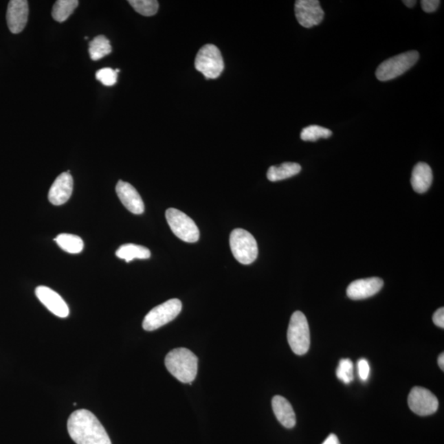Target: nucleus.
I'll return each mask as SVG.
<instances>
[{
  "mask_svg": "<svg viewBox=\"0 0 444 444\" xmlns=\"http://www.w3.org/2000/svg\"><path fill=\"white\" fill-rule=\"evenodd\" d=\"M69 436L77 444H112L98 419L87 410H78L69 418Z\"/></svg>",
  "mask_w": 444,
  "mask_h": 444,
  "instance_id": "obj_1",
  "label": "nucleus"
},
{
  "mask_svg": "<svg viewBox=\"0 0 444 444\" xmlns=\"http://www.w3.org/2000/svg\"><path fill=\"white\" fill-rule=\"evenodd\" d=\"M199 359L187 348H175L166 356L165 364L179 382L192 384L198 374Z\"/></svg>",
  "mask_w": 444,
  "mask_h": 444,
  "instance_id": "obj_2",
  "label": "nucleus"
},
{
  "mask_svg": "<svg viewBox=\"0 0 444 444\" xmlns=\"http://www.w3.org/2000/svg\"><path fill=\"white\" fill-rule=\"evenodd\" d=\"M289 345L296 355H303L311 347V331L304 314L296 311L292 314L287 331Z\"/></svg>",
  "mask_w": 444,
  "mask_h": 444,
  "instance_id": "obj_3",
  "label": "nucleus"
},
{
  "mask_svg": "<svg viewBox=\"0 0 444 444\" xmlns=\"http://www.w3.org/2000/svg\"><path fill=\"white\" fill-rule=\"evenodd\" d=\"M230 245L234 258L242 265H248L256 260L258 254L257 241L247 230H234L230 234Z\"/></svg>",
  "mask_w": 444,
  "mask_h": 444,
  "instance_id": "obj_4",
  "label": "nucleus"
},
{
  "mask_svg": "<svg viewBox=\"0 0 444 444\" xmlns=\"http://www.w3.org/2000/svg\"><path fill=\"white\" fill-rule=\"evenodd\" d=\"M420 54L416 50L405 52L385 60L376 71L379 81L392 80L401 76L417 64Z\"/></svg>",
  "mask_w": 444,
  "mask_h": 444,
  "instance_id": "obj_5",
  "label": "nucleus"
},
{
  "mask_svg": "<svg viewBox=\"0 0 444 444\" xmlns=\"http://www.w3.org/2000/svg\"><path fill=\"white\" fill-rule=\"evenodd\" d=\"M195 69L207 79H215L224 70V60L220 49L216 45L208 44L199 49L195 58Z\"/></svg>",
  "mask_w": 444,
  "mask_h": 444,
  "instance_id": "obj_6",
  "label": "nucleus"
},
{
  "mask_svg": "<svg viewBox=\"0 0 444 444\" xmlns=\"http://www.w3.org/2000/svg\"><path fill=\"white\" fill-rule=\"evenodd\" d=\"M181 311V301L178 299L167 300L146 314L142 322V328L148 332L160 329L174 320Z\"/></svg>",
  "mask_w": 444,
  "mask_h": 444,
  "instance_id": "obj_7",
  "label": "nucleus"
},
{
  "mask_svg": "<svg viewBox=\"0 0 444 444\" xmlns=\"http://www.w3.org/2000/svg\"><path fill=\"white\" fill-rule=\"evenodd\" d=\"M166 217L170 228L180 240L187 243H195L199 240L198 226L186 213L177 208H169L166 212Z\"/></svg>",
  "mask_w": 444,
  "mask_h": 444,
  "instance_id": "obj_8",
  "label": "nucleus"
},
{
  "mask_svg": "<svg viewBox=\"0 0 444 444\" xmlns=\"http://www.w3.org/2000/svg\"><path fill=\"white\" fill-rule=\"evenodd\" d=\"M408 406L418 416L427 417L437 412L439 400L428 389L414 387L408 396Z\"/></svg>",
  "mask_w": 444,
  "mask_h": 444,
  "instance_id": "obj_9",
  "label": "nucleus"
},
{
  "mask_svg": "<svg viewBox=\"0 0 444 444\" xmlns=\"http://www.w3.org/2000/svg\"><path fill=\"white\" fill-rule=\"evenodd\" d=\"M295 12L297 21L305 28L320 25L324 18V12L318 0H297Z\"/></svg>",
  "mask_w": 444,
  "mask_h": 444,
  "instance_id": "obj_10",
  "label": "nucleus"
},
{
  "mask_svg": "<svg viewBox=\"0 0 444 444\" xmlns=\"http://www.w3.org/2000/svg\"><path fill=\"white\" fill-rule=\"evenodd\" d=\"M29 6L27 0H11L7 10L8 29L14 34H19L24 30L27 23Z\"/></svg>",
  "mask_w": 444,
  "mask_h": 444,
  "instance_id": "obj_11",
  "label": "nucleus"
},
{
  "mask_svg": "<svg viewBox=\"0 0 444 444\" xmlns=\"http://www.w3.org/2000/svg\"><path fill=\"white\" fill-rule=\"evenodd\" d=\"M383 287L384 280L379 278L356 280L347 287L346 294L351 300H364L376 295Z\"/></svg>",
  "mask_w": 444,
  "mask_h": 444,
  "instance_id": "obj_12",
  "label": "nucleus"
},
{
  "mask_svg": "<svg viewBox=\"0 0 444 444\" xmlns=\"http://www.w3.org/2000/svg\"><path fill=\"white\" fill-rule=\"evenodd\" d=\"M36 295L50 312L60 318H67L69 314L68 304L64 299L47 287L40 286L36 289Z\"/></svg>",
  "mask_w": 444,
  "mask_h": 444,
  "instance_id": "obj_13",
  "label": "nucleus"
},
{
  "mask_svg": "<svg viewBox=\"0 0 444 444\" xmlns=\"http://www.w3.org/2000/svg\"><path fill=\"white\" fill-rule=\"evenodd\" d=\"M116 192L121 203L133 214L144 212V203L136 188L132 184L120 180L116 186Z\"/></svg>",
  "mask_w": 444,
  "mask_h": 444,
  "instance_id": "obj_14",
  "label": "nucleus"
},
{
  "mask_svg": "<svg viewBox=\"0 0 444 444\" xmlns=\"http://www.w3.org/2000/svg\"><path fill=\"white\" fill-rule=\"evenodd\" d=\"M74 179L70 173H62L54 180L50 187L48 198L49 202L56 206L65 204L72 195Z\"/></svg>",
  "mask_w": 444,
  "mask_h": 444,
  "instance_id": "obj_15",
  "label": "nucleus"
},
{
  "mask_svg": "<svg viewBox=\"0 0 444 444\" xmlns=\"http://www.w3.org/2000/svg\"><path fill=\"white\" fill-rule=\"evenodd\" d=\"M272 410L278 421L285 428H294L296 424V417L292 406L285 397L275 396L271 401Z\"/></svg>",
  "mask_w": 444,
  "mask_h": 444,
  "instance_id": "obj_16",
  "label": "nucleus"
},
{
  "mask_svg": "<svg viewBox=\"0 0 444 444\" xmlns=\"http://www.w3.org/2000/svg\"><path fill=\"white\" fill-rule=\"evenodd\" d=\"M433 181V173L430 166L426 163L420 162L414 167L410 183L413 190L418 194H424L429 190Z\"/></svg>",
  "mask_w": 444,
  "mask_h": 444,
  "instance_id": "obj_17",
  "label": "nucleus"
},
{
  "mask_svg": "<svg viewBox=\"0 0 444 444\" xmlns=\"http://www.w3.org/2000/svg\"><path fill=\"white\" fill-rule=\"evenodd\" d=\"M300 170L301 166L298 163L286 162L280 166H271L267 170V177L271 182L280 181L295 177Z\"/></svg>",
  "mask_w": 444,
  "mask_h": 444,
  "instance_id": "obj_18",
  "label": "nucleus"
},
{
  "mask_svg": "<svg viewBox=\"0 0 444 444\" xmlns=\"http://www.w3.org/2000/svg\"><path fill=\"white\" fill-rule=\"evenodd\" d=\"M116 256L124 259L127 263L131 262L133 259H148L151 257V252L144 246L126 244L120 246L116 251Z\"/></svg>",
  "mask_w": 444,
  "mask_h": 444,
  "instance_id": "obj_19",
  "label": "nucleus"
},
{
  "mask_svg": "<svg viewBox=\"0 0 444 444\" xmlns=\"http://www.w3.org/2000/svg\"><path fill=\"white\" fill-rule=\"evenodd\" d=\"M58 246L65 252L69 254H79L83 250L85 243L78 236L71 234H60L54 238Z\"/></svg>",
  "mask_w": 444,
  "mask_h": 444,
  "instance_id": "obj_20",
  "label": "nucleus"
},
{
  "mask_svg": "<svg viewBox=\"0 0 444 444\" xmlns=\"http://www.w3.org/2000/svg\"><path fill=\"white\" fill-rule=\"evenodd\" d=\"M78 0H58L54 4L52 16L58 23H64L78 6Z\"/></svg>",
  "mask_w": 444,
  "mask_h": 444,
  "instance_id": "obj_21",
  "label": "nucleus"
},
{
  "mask_svg": "<svg viewBox=\"0 0 444 444\" xmlns=\"http://www.w3.org/2000/svg\"><path fill=\"white\" fill-rule=\"evenodd\" d=\"M89 52L92 60H100V58L111 53L112 47L110 41L103 35L96 36L89 43Z\"/></svg>",
  "mask_w": 444,
  "mask_h": 444,
  "instance_id": "obj_22",
  "label": "nucleus"
},
{
  "mask_svg": "<svg viewBox=\"0 0 444 444\" xmlns=\"http://www.w3.org/2000/svg\"><path fill=\"white\" fill-rule=\"evenodd\" d=\"M129 3L138 14L146 16L157 14L159 3L156 0H129Z\"/></svg>",
  "mask_w": 444,
  "mask_h": 444,
  "instance_id": "obj_23",
  "label": "nucleus"
},
{
  "mask_svg": "<svg viewBox=\"0 0 444 444\" xmlns=\"http://www.w3.org/2000/svg\"><path fill=\"white\" fill-rule=\"evenodd\" d=\"M332 131L318 125H311L304 128L300 133L301 140L307 142H315L320 138H329L332 136Z\"/></svg>",
  "mask_w": 444,
  "mask_h": 444,
  "instance_id": "obj_24",
  "label": "nucleus"
},
{
  "mask_svg": "<svg viewBox=\"0 0 444 444\" xmlns=\"http://www.w3.org/2000/svg\"><path fill=\"white\" fill-rule=\"evenodd\" d=\"M336 375L337 379L345 384H349L354 379V364L350 359H342L339 362Z\"/></svg>",
  "mask_w": 444,
  "mask_h": 444,
  "instance_id": "obj_25",
  "label": "nucleus"
},
{
  "mask_svg": "<svg viewBox=\"0 0 444 444\" xmlns=\"http://www.w3.org/2000/svg\"><path fill=\"white\" fill-rule=\"evenodd\" d=\"M117 78L118 74H116L115 70L111 68H104L96 73V78L107 87L114 86L117 82Z\"/></svg>",
  "mask_w": 444,
  "mask_h": 444,
  "instance_id": "obj_26",
  "label": "nucleus"
},
{
  "mask_svg": "<svg viewBox=\"0 0 444 444\" xmlns=\"http://www.w3.org/2000/svg\"><path fill=\"white\" fill-rule=\"evenodd\" d=\"M357 367L359 379L362 381H367L370 374V364L366 359H360L358 362Z\"/></svg>",
  "mask_w": 444,
  "mask_h": 444,
  "instance_id": "obj_27",
  "label": "nucleus"
},
{
  "mask_svg": "<svg viewBox=\"0 0 444 444\" xmlns=\"http://www.w3.org/2000/svg\"><path fill=\"white\" fill-rule=\"evenodd\" d=\"M441 4L439 0H422L421 7L422 10L425 12H433L438 10Z\"/></svg>",
  "mask_w": 444,
  "mask_h": 444,
  "instance_id": "obj_28",
  "label": "nucleus"
},
{
  "mask_svg": "<svg viewBox=\"0 0 444 444\" xmlns=\"http://www.w3.org/2000/svg\"><path fill=\"white\" fill-rule=\"evenodd\" d=\"M434 324L439 326V328H444V309H439L436 312L434 313L433 316Z\"/></svg>",
  "mask_w": 444,
  "mask_h": 444,
  "instance_id": "obj_29",
  "label": "nucleus"
},
{
  "mask_svg": "<svg viewBox=\"0 0 444 444\" xmlns=\"http://www.w3.org/2000/svg\"><path fill=\"white\" fill-rule=\"evenodd\" d=\"M322 444H341L336 434H331Z\"/></svg>",
  "mask_w": 444,
  "mask_h": 444,
  "instance_id": "obj_30",
  "label": "nucleus"
},
{
  "mask_svg": "<svg viewBox=\"0 0 444 444\" xmlns=\"http://www.w3.org/2000/svg\"><path fill=\"white\" fill-rule=\"evenodd\" d=\"M438 364H439V368H441V370L443 371L444 370V354L443 353H441V355H439V359H438Z\"/></svg>",
  "mask_w": 444,
  "mask_h": 444,
  "instance_id": "obj_31",
  "label": "nucleus"
},
{
  "mask_svg": "<svg viewBox=\"0 0 444 444\" xmlns=\"http://www.w3.org/2000/svg\"><path fill=\"white\" fill-rule=\"evenodd\" d=\"M403 3H405L406 7L413 8L416 5L417 1L416 0H404Z\"/></svg>",
  "mask_w": 444,
  "mask_h": 444,
  "instance_id": "obj_32",
  "label": "nucleus"
}]
</instances>
